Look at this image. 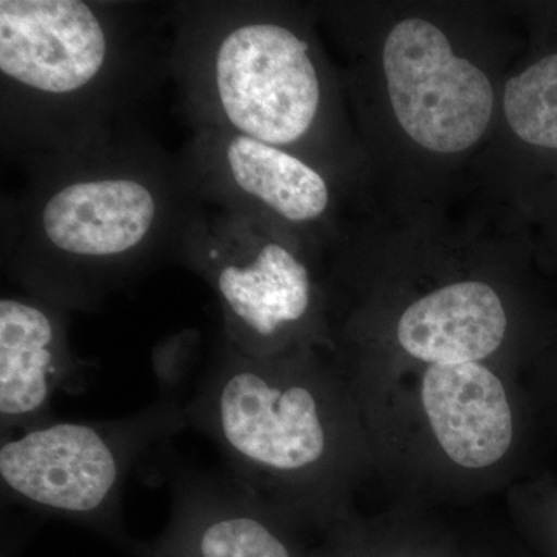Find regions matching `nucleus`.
Listing matches in <instances>:
<instances>
[{
    "mask_svg": "<svg viewBox=\"0 0 557 557\" xmlns=\"http://www.w3.org/2000/svg\"><path fill=\"white\" fill-rule=\"evenodd\" d=\"M399 304L383 335L346 338L332 358L381 471H453L531 417L528 372L555 325L522 327L502 289L478 277Z\"/></svg>",
    "mask_w": 557,
    "mask_h": 557,
    "instance_id": "nucleus-1",
    "label": "nucleus"
},
{
    "mask_svg": "<svg viewBox=\"0 0 557 557\" xmlns=\"http://www.w3.org/2000/svg\"><path fill=\"white\" fill-rule=\"evenodd\" d=\"M2 265L25 293L95 311L178 260L203 201L180 157L131 127L98 145L25 161Z\"/></svg>",
    "mask_w": 557,
    "mask_h": 557,
    "instance_id": "nucleus-2",
    "label": "nucleus"
},
{
    "mask_svg": "<svg viewBox=\"0 0 557 557\" xmlns=\"http://www.w3.org/2000/svg\"><path fill=\"white\" fill-rule=\"evenodd\" d=\"M185 416L231 478L295 530L329 531L376 479L357 399L319 350L259 359L223 341Z\"/></svg>",
    "mask_w": 557,
    "mask_h": 557,
    "instance_id": "nucleus-3",
    "label": "nucleus"
},
{
    "mask_svg": "<svg viewBox=\"0 0 557 557\" xmlns=\"http://www.w3.org/2000/svg\"><path fill=\"white\" fill-rule=\"evenodd\" d=\"M171 49V7L2 0L3 148L30 161L135 127V113L170 76Z\"/></svg>",
    "mask_w": 557,
    "mask_h": 557,
    "instance_id": "nucleus-4",
    "label": "nucleus"
},
{
    "mask_svg": "<svg viewBox=\"0 0 557 557\" xmlns=\"http://www.w3.org/2000/svg\"><path fill=\"white\" fill-rule=\"evenodd\" d=\"M171 24L170 76L194 129L288 150L317 127L324 87L295 27L240 0L172 3Z\"/></svg>",
    "mask_w": 557,
    "mask_h": 557,
    "instance_id": "nucleus-5",
    "label": "nucleus"
},
{
    "mask_svg": "<svg viewBox=\"0 0 557 557\" xmlns=\"http://www.w3.org/2000/svg\"><path fill=\"white\" fill-rule=\"evenodd\" d=\"M178 262L212 288L223 341L245 357L332 350L309 265L269 223L203 203Z\"/></svg>",
    "mask_w": 557,
    "mask_h": 557,
    "instance_id": "nucleus-6",
    "label": "nucleus"
},
{
    "mask_svg": "<svg viewBox=\"0 0 557 557\" xmlns=\"http://www.w3.org/2000/svg\"><path fill=\"white\" fill-rule=\"evenodd\" d=\"M166 386L153 405L134 416L53 420L20 437L2 438L3 496L51 518L101 530L119 527L132 468L153 446L188 428L186 401Z\"/></svg>",
    "mask_w": 557,
    "mask_h": 557,
    "instance_id": "nucleus-7",
    "label": "nucleus"
},
{
    "mask_svg": "<svg viewBox=\"0 0 557 557\" xmlns=\"http://www.w3.org/2000/svg\"><path fill=\"white\" fill-rule=\"evenodd\" d=\"M383 67L399 126L421 148L463 152L485 134L494 110L491 81L454 54L431 22L410 17L395 25L384 44Z\"/></svg>",
    "mask_w": 557,
    "mask_h": 557,
    "instance_id": "nucleus-8",
    "label": "nucleus"
},
{
    "mask_svg": "<svg viewBox=\"0 0 557 557\" xmlns=\"http://www.w3.org/2000/svg\"><path fill=\"white\" fill-rule=\"evenodd\" d=\"M180 159L208 207L271 226L310 225L327 214V180L288 150L233 132L196 127Z\"/></svg>",
    "mask_w": 557,
    "mask_h": 557,
    "instance_id": "nucleus-9",
    "label": "nucleus"
},
{
    "mask_svg": "<svg viewBox=\"0 0 557 557\" xmlns=\"http://www.w3.org/2000/svg\"><path fill=\"white\" fill-rule=\"evenodd\" d=\"M171 494L170 522L145 557H299L295 528L228 472L186 469Z\"/></svg>",
    "mask_w": 557,
    "mask_h": 557,
    "instance_id": "nucleus-10",
    "label": "nucleus"
},
{
    "mask_svg": "<svg viewBox=\"0 0 557 557\" xmlns=\"http://www.w3.org/2000/svg\"><path fill=\"white\" fill-rule=\"evenodd\" d=\"M69 313L30 293L0 299L2 437L50 423L54 395L79 388L84 368L70 346Z\"/></svg>",
    "mask_w": 557,
    "mask_h": 557,
    "instance_id": "nucleus-11",
    "label": "nucleus"
},
{
    "mask_svg": "<svg viewBox=\"0 0 557 557\" xmlns=\"http://www.w3.org/2000/svg\"><path fill=\"white\" fill-rule=\"evenodd\" d=\"M504 496L512 518L557 552V474L539 469Z\"/></svg>",
    "mask_w": 557,
    "mask_h": 557,
    "instance_id": "nucleus-12",
    "label": "nucleus"
},
{
    "mask_svg": "<svg viewBox=\"0 0 557 557\" xmlns=\"http://www.w3.org/2000/svg\"><path fill=\"white\" fill-rule=\"evenodd\" d=\"M528 383L536 395L547 426L557 434V324L528 372Z\"/></svg>",
    "mask_w": 557,
    "mask_h": 557,
    "instance_id": "nucleus-13",
    "label": "nucleus"
},
{
    "mask_svg": "<svg viewBox=\"0 0 557 557\" xmlns=\"http://www.w3.org/2000/svg\"><path fill=\"white\" fill-rule=\"evenodd\" d=\"M405 556H406V555H405V552H403V557H405Z\"/></svg>",
    "mask_w": 557,
    "mask_h": 557,
    "instance_id": "nucleus-14",
    "label": "nucleus"
}]
</instances>
